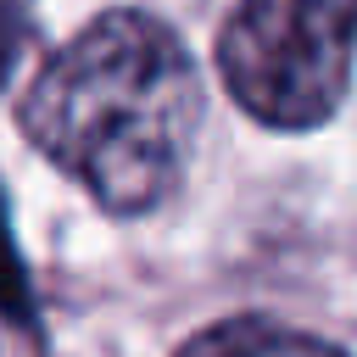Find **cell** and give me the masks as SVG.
<instances>
[{
	"instance_id": "obj_2",
	"label": "cell",
	"mask_w": 357,
	"mask_h": 357,
	"mask_svg": "<svg viewBox=\"0 0 357 357\" xmlns=\"http://www.w3.org/2000/svg\"><path fill=\"white\" fill-rule=\"evenodd\" d=\"M357 0H240L218 33V73L268 128H318L351 89Z\"/></svg>"
},
{
	"instance_id": "obj_1",
	"label": "cell",
	"mask_w": 357,
	"mask_h": 357,
	"mask_svg": "<svg viewBox=\"0 0 357 357\" xmlns=\"http://www.w3.org/2000/svg\"><path fill=\"white\" fill-rule=\"evenodd\" d=\"M17 123L106 212L139 218L184 178L201 134V73L151 11H106L33 73Z\"/></svg>"
},
{
	"instance_id": "obj_5",
	"label": "cell",
	"mask_w": 357,
	"mask_h": 357,
	"mask_svg": "<svg viewBox=\"0 0 357 357\" xmlns=\"http://www.w3.org/2000/svg\"><path fill=\"white\" fill-rule=\"evenodd\" d=\"M22 28H28V0H0V78H6L11 61H17Z\"/></svg>"
},
{
	"instance_id": "obj_4",
	"label": "cell",
	"mask_w": 357,
	"mask_h": 357,
	"mask_svg": "<svg viewBox=\"0 0 357 357\" xmlns=\"http://www.w3.org/2000/svg\"><path fill=\"white\" fill-rule=\"evenodd\" d=\"M0 307L11 318L28 312V284H22V262L11 251V234H6V212H0Z\"/></svg>"
},
{
	"instance_id": "obj_3",
	"label": "cell",
	"mask_w": 357,
	"mask_h": 357,
	"mask_svg": "<svg viewBox=\"0 0 357 357\" xmlns=\"http://www.w3.org/2000/svg\"><path fill=\"white\" fill-rule=\"evenodd\" d=\"M178 357H346V351L273 318H223L195 340H184Z\"/></svg>"
}]
</instances>
